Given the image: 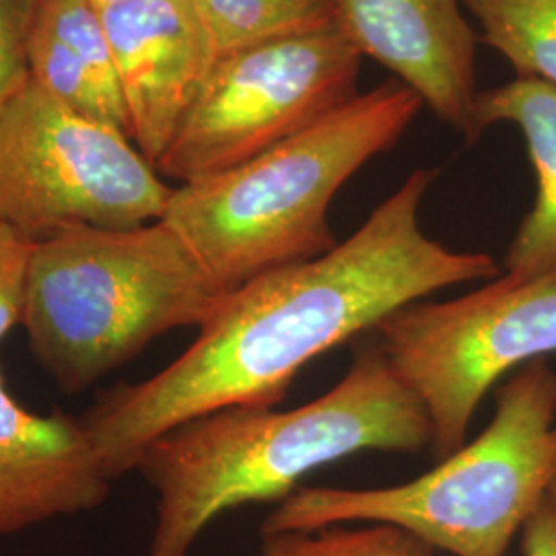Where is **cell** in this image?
<instances>
[{"mask_svg":"<svg viewBox=\"0 0 556 556\" xmlns=\"http://www.w3.org/2000/svg\"><path fill=\"white\" fill-rule=\"evenodd\" d=\"M482 40L511 62L517 79L556 87V0H462Z\"/></svg>","mask_w":556,"mask_h":556,"instance_id":"14","label":"cell"},{"mask_svg":"<svg viewBox=\"0 0 556 556\" xmlns=\"http://www.w3.org/2000/svg\"><path fill=\"white\" fill-rule=\"evenodd\" d=\"M555 480L556 369L536 358L498 388L489 427L431 472L381 489L299 486L260 536L381 521L445 555L505 556Z\"/></svg>","mask_w":556,"mask_h":556,"instance_id":"4","label":"cell"},{"mask_svg":"<svg viewBox=\"0 0 556 556\" xmlns=\"http://www.w3.org/2000/svg\"><path fill=\"white\" fill-rule=\"evenodd\" d=\"M27 73L29 79L62 105L79 112L83 116L101 119L114 126L80 60L71 52L66 43L52 36L46 27H41L40 23L29 41Z\"/></svg>","mask_w":556,"mask_h":556,"instance_id":"17","label":"cell"},{"mask_svg":"<svg viewBox=\"0 0 556 556\" xmlns=\"http://www.w3.org/2000/svg\"><path fill=\"white\" fill-rule=\"evenodd\" d=\"M438 176L417 169L328 254L225 293L188 351L153 378L119 386L83 418L110 477L192 418L231 406L275 408L301 369L374 332L400 307L441 289L503 275L489 254L456 252L420 227Z\"/></svg>","mask_w":556,"mask_h":556,"instance_id":"1","label":"cell"},{"mask_svg":"<svg viewBox=\"0 0 556 556\" xmlns=\"http://www.w3.org/2000/svg\"><path fill=\"white\" fill-rule=\"evenodd\" d=\"M338 29L390 68L422 105L477 140V36L462 0H338Z\"/></svg>","mask_w":556,"mask_h":556,"instance_id":"10","label":"cell"},{"mask_svg":"<svg viewBox=\"0 0 556 556\" xmlns=\"http://www.w3.org/2000/svg\"><path fill=\"white\" fill-rule=\"evenodd\" d=\"M431 439L422 404L378 340H369L332 390L299 408H220L155 439L137 466L157 493L144 556H190L204 530L231 509L280 503L301 478L342 457L417 454Z\"/></svg>","mask_w":556,"mask_h":556,"instance_id":"2","label":"cell"},{"mask_svg":"<svg viewBox=\"0 0 556 556\" xmlns=\"http://www.w3.org/2000/svg\"><path fill=\"white\" fill-rule=\"evenodd\" d=\"M100 4H108V2H116V0H98Z\"/></svg>","mask_w":556,"mask_h":556,"instance_id":"22","label":"cell"},{"mask_svg":"<svg viewBox=\"0 0 556 556\" xmlns=\"http://www.w3.org/2000/svg\"><path fill=\"white\" fill-rule=\"evenodd\" d=\"M548 498H551V501H553V503H555V505H556V480H555V484H553V486H551V493H548Z\"/></svg>","mask_w":556,"mask_h":556,"instance_id":"21","label":"cell"},{"mask_svg":"<svg viewBox=\"0 0 556 556\" xmlns=\"http://www.w3.org/2000/svg\"><path fill=\"white\" fill-rule=\"evenodd\" d=\"M41 27L71 48L93 80L110 122L126 135L118 71L98 0H43Z\"/></svg>","mask_w":556,"mask_h":556,"instance_id":"15","label":"cell"},{"mask_svg":"<svg viewBox=\"0 0 556 556\" xmlns=\"http://www.w3.org/2000/svg\"><path fill=\"white\" fill-rule=\"evenodd\" d=\"M361 59L338 25L223 54L155 169L188 184L295 137L357 98Z\"/></svg>","mask_w":556,"mask_h":556,"instance_id":"8","label":"cell"},{"mask_svg":"<svg viewBox=\"0 0 556 556\" xmlns=\"http://www.w3.org/2000/svg\"><path fill=\"white\" fill-rule=\"evenodd\" d=\"M112 41L126 135L155 167L192 112L219 50L194 0L100 4Z\"/></svg>","mask_w":556,"mask_h":556,"instance_id":"9","label":"cell"},{"mask_svg":"<svg viewBox=\"0 0 556 556\" xmlns=\"http://www.w3.org/2000/svg\"><path fill=\"white\" fill-rule=\"evenodd\" d=\"M223 295L163 220L71 227L34 243L21 324L43 369L79 392L155 338L200 328Z\"/></svg>","mask_w":556,"mask_h":556,"instance_id":"5","label":"cell"},{"mask_svg":"<svg viewBox=\"0 0 556 556\" xmlns=\"http://www.w3.org/2000/svg\"><path fill=\"white\" fill-rule=\"evenodd\" d=\"M521 555L556 556V505L548 497L521 530Z\"/></svg>","mask_w":556,"mask_h":556,"instance_id":"20","label":"cell"},{"mask_svg":"<svg viewBox=\"0 0 556 556\" xmlns=\"http://www.w3.org/2000/svg\"><path fill=\"white\" fill-rule=\"evenodd\" d=\"M219 56L337 25L338 0H194Z\"/></svg>","mask_w":556,"mask_h":556,"instance_id":"13","label":"cell"},{"mask_svg":"<svg viewBox=\"0 0 556 556\" xmlns=\"http://www.w3.org/2000/svg\"><path fill=\"white\" fill-rule=\"evenodd\" d=\"M112 480L83 420L23 408L0 371V536L100 507Z\"/></svg>","mask_w":556,"mask_h":556,"instance_id":"11","label":"cell"},{"mask_svg":"<svg viewBox=\"0 0 556 556\" xmlns=\"http://www.w3.org/2000/svg\"><path fill=\"white\" fill-rule=\"evenodd\" d=\"M422 101L400 80L344 103L291 139L219 174L179 184L161 220L229 293L328 254V208L367 161L392 149Z\"/></svg>","mask_w":556,"mask_h":556,"instance_id":"3","label":"cell"},{"mask_svg":"<svg viewBox=\"0 0 556 556\" xmlns=\"http://www.w3.org/2000/svg\"><path fill=\"white\" fill-rule=\"evenodd\" d=\"M256 556H450L417 534L381 521L338 523L309 532L264 534Z\"/></svg>","mask_w":556,"mask_h":556,"instance_id":"16","label":"cell"},{"mask_svg":"<svg viewBox=\"0 0 556 556\" xmlns=\"http://www.w3.org/2000/svg\"><path fill=\"white\" fill-rule=\"evenodd\" d=\"M43 0H0V108L29 79L27 50Z\"/></svg>","mask_w":556,"mask_h":556,"instance_id":"18","label":"cell"},{"mask_svg":"<svg viewBox=\"0 0 556 556\" xmlns=\"http://www.w3.org/2000/svg\"><path fill=\"white\" fill-rule=\"evenodd\" d=\"M501 122L521 130L538 178L536 202L505 254L503 275L540 277L556 270V87L516 79L478 93L477 137Z\"/></svg>","mask_w":556,"mask_h":556,"instance_id":"12","label":"cell"},{"mask_svg":"<svg viewBox=\"0 0 556 556\" xmlns=\"http://www.w3.org/2000/svg\"><path fill=\"white\" fill-rule=\"evenodd\" d=\"M172 192L128 135L31 79L0 108V225L31 241L71 227L155 223Z\"/></svg>","mask_w":556,"mask_h":556,"instance_id":"6","label":"cell"},{"mask_svg":"<svg viewBox=\"0 0 556 556\" xmlns=\"http://www.w3.org/2000/svg\"><path fill=\"white\" fill-rule=\"evenodd\" d=\"M34 243L20 231L0 225V340L23 321Z\"/></svg>","mask_w":556,"mask_h":556,"instance_id":"19","label":"cell"},{"mask_svg":"<svg viewBox=\"0 0 556 556\" xmlns=\"http://www.w3.org/2000/svg\"><path fill=\"white\" fill-rule=\"evenodd\" d=\"M374 332L427 413L433 456L445 459L466 443L497 381L556 353V270L521 280L501 275L450 301H413Z\"/></svg>","mask_w":556,"mask_h":556,"instance_id":"7","label":"cell"}]
</instances>
